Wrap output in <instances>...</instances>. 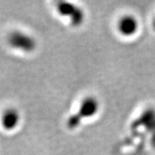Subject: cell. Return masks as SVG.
<instances>
[{
    "mask_svg": "<svg viewBox=\"0 0 155 155\" xmlns=\"http://www.w3.org/2000/svg\"><path fill=\"white\" fill-rule=\"evenodd\" d=\"M139 22L134 16L127 15L122 17L118 22V30L124 36H131L137 32Z\"/></svg>",
    "mask_w": 155,
    "mask_h": 155,
    "instance_id": "cell-6",
    "label": "cell"
},
{
    "mask_svg": "<svg viewBox=\"0 0 155 155\" xmlns=\"http://www.w3.org/2000/svg\"><path fill=\"white\" fill-rule=\"evenodd\" d=\"M8 43L14 49L23 53H32L36 48V41L34 37L18 30L10 34L8 36Z\"/></svg>",
    "mask_w": 155,
    "mask_h": 155,
    "instance_id": "cell-3",
    "label": "cell"
},
{
    "mask_svg": "<svg viewBox=\"0 0 155 155\" xmlns=\"http://www.w3.org/2000/svg\"><path fill=\"white\" fill-rule=\"evenodd\" d=\"M56 8L61 16L69 18V21L73 26H80L84 21L85 15L83 10L71 2H58Z\"/></svg>",
    "mask_w": 155,
    "mask_h": 155,
    "instance_id": "cell-4",
    "label": "cell"
},
{
    "mask_svg": "<svg viewBox=\"0 0 155 155\" xmlns=\"http://www.w3.org/2000/svg\"><path fill=\"white\" fill-rule=\"evenodd\" d=\"M21 120L19 112L13 108H9L3 112L1 116V124L4 129L11 131L18 126Z\"/></svg>",
    "mask_w": 155,
    "mask_h": 155,
    "instance_id": "cell-5",
    "label": "cell"
},
{
    "mask_svg": "<svg viewBox=\"0 0 155 155\" xmlns=\"http://www.w3.org/2000/svg\"><path fill=\"white\" fill-rule=\"evenodd\" d=\"M99 109V103L93 97H88L81 102L77 113L68 117L67 121V127L69 129L77 128L82 120L94 116Z\"/></svg>",
    "mask_w": 155,
    "mask_h": 155,
    "instance_id": "cell-1",
    "label": "cell"
},
{
    "mask_svg": "<svg viewBox=\"0 0 155 155\" xmlns=\"http://www.w3.org/2000/svg\"><path fill=\"white\" fill-rule=\"evenodd\" d=\"M153 29L155 30V18L154 20H153Z\"/></svg>",
    "mask_w": 155,
    "mask_h": 155,
    "instance_id": "cell-7",
    "label": "cell"
},
{
    "mask_svg": "<svg viewBox=\"0 0 155 155\" xmlns=\"http://www.w3.org/2000/svg\"><path fill=\"white\" fill-rule=\"evenodd\" d=\"M141 127L144 128L147 134L150 135L151 144L155 149V109L152 107L145 109L131 123L130 130L135 131Z\"/></svg>",
    "mask_w": 155,
    "mask_h": 155,
    "instance_id": "cell-2",
    "label": "cell"
}]
</instances>
